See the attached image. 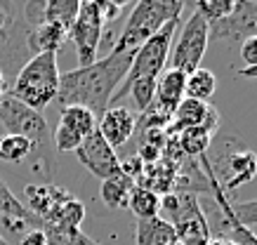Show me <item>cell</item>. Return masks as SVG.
I'll use <instances>...</instances> for the list:
<instances>
[{"mask_svg": "<svg viewBox=\"0 0 257 245\" xmlns=\"http://www.w3.org/2000/svg\"><path fill=\"white\" fill-rule=\"evenodd\" d=\"M78 0H45V22L59 24L62 29L71 31V26L78 17Z\"/></svg>", "mask_w": 257, "mask_h": 245, "instance_id": "obj_24", "label": "cell"}, {"mask_svg": "<svg viewBox=\"0 0 257 245\" xmlns=\"http://www.w3.org/2000/svg\"><path fill=\"white\" fill-rule=\"evenodd\" d=\"M101 33H104V19L99 15V8L94 0H87V3H80L78 17L71 26L69 38L73 40L76 45V52H78V62L80 66H90V64L97 62V50H99L101 43Z\"/></svg>", "mask_w": 257, "mask_h": 245, "instance_id": "obj_8", "label": "cell"}, {"mask_svg": "<svg viewBox=\"0 0 257 245\" xmlns=\"http://www.w3.org/2000/svg\"><path fill=\"white\" fill-rule=\"evenodd\" d=\"M83 144V137H78L76 132H71L66 127L57 125V130L52 132V146H55V153H69V151H76Z\"/></svg>", "mask_w": 257, "mask_h": 245, "instance_id": "obj_28", "label": "cell"}, {"mask_svg": "<svg viewBox=\"0 0 257 245\" xmlns=\"http://www.w3.org/2000/svg\"><path fill=\"white\" fill-rule=\"evenodd\" d=\"M177 29H179V17L177 19H170L156 36H151V38L135 52L130 71H127V76H125V80L120 83L118 90L127 87L133 80H142V78L158 80L161 78V73L165 71V64H168V57H170L172 38H175Z\"/></svg>", "mask_w": 257, "mask_h": 245, "instance_id": "obj_6", "label": "cell"}, {"mask_svg": "<svg viewBox=\"0 0 257 245\" xmlns=\"http://www.w3.org/2000/svg\"><path fill=\"white\" fill-rule=\"evenodd\" d=\"M0 123L8 130V135H19L33 144V151L38 156V167L47 179L55 174V146H52V132L43 113L24 106L15 97L5 95L0 99ZM38 170V172H40Z\"/></svg>", "mask_w": 257, "mask_h": 245, "instance_id": "obj_2", "label": "cell"}, {"mask_svg": "<svg viewBox=\"0 0 257 245\" xmlns=\"http://www.w3.org/2000/svg\"><path fill=\"white\" fill-rule=\"evenodd\" d=\"M66 38H69L66 29L52 22H43L26 33V50H31L33 55H57Z\"/></svg>", "mask_w": 257, "mask_h": 245, "instance_id": "obj_15", "label": "cell"}, {"mask_svg": "<svg viewBox=\"0 0 257 245\" xmlns=\"http://www.w3.org/2000/svg\"><path fill=\"white\" fill-rule=\"evenodd\" d=\"M43 233L47 245H99L97 240L83 233L76 226H57V224H43Z\"/></svg>", "mask_w": 257, "mask_h": 245, "instance_id": "obj_23", "label": "cell"}, {"mask_svg": "<svg viewBox=\"0 0 257 245\" xmlns=\"http://www.w3.org/2000/svg\"><path fill=\"white\" fill-rule=\"evenodd\" d=\"M19 219V221H26L29 226L33 229H43V221L36 217V214L24 205L22 200L10 191V186L3 179H0V219Z\"/></svg>", "mask_w": 257, "mask_h": 245, "instance_id": "obj_18", "label": "cell"}, {"mask_svg": "<svg viewBox=\"0 0 257 245\" xmlns=\"http://www.w3.org/2000/svg\"><path fill=\"white\" fill-rule=\"evenodd\" d=\"M215 130L217 127H210V125H201V127H189L184 132L177 135V144H179V151L184 156H194V158H201L203 153H208L210 149L212 139H215Z\"/></svg>", "mask_w": 257, "mask_h": 245, "instance_id": "obj_17", "label": "cell"}, {"mask_svg": "<svg viewBox=\"0 0 257 245\" xmlns=\"http://www.w3.org/2000/svg\"><path fill=\"white\" fill-rule=\"evenodd\" d=\"M205 160L224 193L241 189L257 174V153L248 149L238 137H222L217 142L212 139L210 156L205 153Z\"/></svg>", "mask_w": 257, "mask_h": 245, "instance_id": "obj_4", "label": "cell"}, {"mask_svg": "<svg viewBox=\"0 0 257 245\" xmlns=\"http://www.w3.org/2000/svg\"><path fill=\"white\" fill-rule=\"evenodd\" d=\"M8 245H10V243H8Z\"/></svg>", "mask_w": 257, "mask_h": 245, "instance_id": "obj_35", "label": "cell"}, {"mask_svg": "<svg viewBox=\"0 0 257 245\" xmlns=\"http://www.w3.org/2000/svg\"><path fill=\"white\" fill-rule=\"evenodd\" d=\"M135 240L137 245H170L177 240L175 229L158 214L154 219L135 221Z\"/></svg>", "mask_w": 257, "mask_h": 245, "instance_id": "obj_16", "label": "cell"}, {"mask_svg": "<svg viewBox=\"0 0 257 245\" xmlns=\"http://www.w3.org/2000/svg\"><path fill=\"white\" fill-rule=\"evenodd\" d=\"M59 66L57 55H33L29 62L17 71L15 85L10 95L29 109L43 111L57 99L59 92Z\"/></svg>", "mask_w": 257, "mask_h": 245, "instance_id": "obj_3", "label": "cell"}, {"mask_svg": "<svg viewBox=\"0 0 257 245\" xmlns=\"http://www.w3.org/2000/svg\"><path fill=\"white\" fill-rule=\"evenodd\" d=\"M135 130H137V116L125 106H109L99 116V125H97V132L106 139L111 149H118L130 142Z\"/></svg>", "mask_w": 257, "mask_h": 245, "instance_id": "obj_11", "label": "cell"}, {"mask_svg": "<svg viewBox=\"0 0 257 245\" xmlns=\"http://www.w3.org/2000/svg\"><path fill=\"white\" fill-rule=\"evenodd\" d=\"M208 22L203 19L198 12H191V17L187 19L184 29L179 31L177 43L175 48L170 50V69L182 73H194L196 69H201V62L205 57V50H208Z\"/></svg>", "mask_w": 257, "mask_h": 245, "instance_id": "obj_7", "label": "cell"}, {"mask_svg": "<svg viewBox=\"0 0 257 245\" xmlns=\"http://www.w3.org/2000/svg\"><path fill=\"white\" fill-rule=\"evenodd\" d=\"M8 92H10V90H8V78H5V71L0 69V99L8 95Z\"/></svg>", "mask_w": 257, "mask_h": 245, "instance_id": "obj_33", "label": "cell"}, {"mask_svg": "<svg viewBox=\"0 0 257 245\" xmlns=\"http://www.w3.org/2000/svg\"><path fill=\"white\" fill-rule=\"evenodd\" d=\"M85 219V205L80 203L78 198L73 196L69 198L66 203H64L59 210L55 212V217L50 221H45V224H57V226H76V229H80V221Z\"/></svg>", "mask_w": 257, "mask_h": 245, "instance_id": "obj_26", "label": "cell"}, {"mask_svg": "<svg viewBox=\"0 0 257 245\" xmlns=\"http://www.w3.org/2000/svg\"><path fill=\"white\" fill-rule=\"evenodd\" d=\"M135 52H116L111 50L109 57L97 59L90 66H78L73 71L59 76V92L57 99L64 106H83V109L97 113L111 106V99L116 90L125 80Z\"/></svg>", "mask_w": 257, "mask_h": 245, "instance_id": "obj_1", "label": "cell"}, {"mask_svg": "<svg viewBox=\"0 0 257 245\" xmlns=\"http://www.w3.org/2000/svg\"><path fill=\"white\" fill-rule=\"evenodd\" d=\"M241 59L245 62V69H255L257 66V36L241 43Z\"/></svg>", "mask_w": 257, "mask_h": 245, "instance_id": "obj_30", "label": "cell"}, {"mask_svg": "<svg viewBox=\"0 0 257 245\" xmlns=\"http://www.w3.org/2000/svg\"><path fill=\"white\" fill-rule=\"evenodd\" d=\"M97 3V8H99V15L104 19V24H109L113 22L118 15H120V10H123V3H106V0H94Z\"/></svg>", "mask_w": 257, "mask_h": 245, "instance_id": "obj_31", "label": "cell"}, {"mask_svg": "<svg viewBox=\"0 0 257 245\" xmlns=\"http://www.w3.org/2000/svg\"><path fill=\"white\" fill-rule=\"evenodd\" d=\"M257 36V0H241L234 12L215 24H208V40H229L243 43Z\"/></svg>", "mask_w": 257, "mask_h": 245, "instance_id": "obj_9", "label": "cell"}, {"mask_svg": "<svg viewBox=\"0 0 257 245\" xmlns=\"http://www.w3.org/2000/svg\"><path fill=\"white\" fill-rule=\"evenodd\" d=\"M33 153V144L19 135L0 137V160L5 163H22Z\"/></svg>", "mask_w": 257, "mask_h": 245, "instance_id": "obj_25", "label": "cell"}, {"mask_svg": "<svg viewBox=\"0 0 257 245\" xmlns=\"http://www.w3.org/2000/svg\"><path fill=\"white\" fill-rule=\"evenodd\" d=\"M59 125L85 139V137H90L97 130V118H94L92 111L83 109V106H64Z\"/></svg>", "mask_w": 257, "mask_h": 245, "instance_id": "obj_21", "label": "cell"}, {"mask_svg": "<svg viewBox=\"0 0 257 245\" xmlns=\"http://www.w3.org/2000/svg\"><path fill=\"white\" fill-rule=\"evenodd\" d=\"M184 12L182 0H142L130 10V17L123 26L120 38L111 50L116 52H137L151 36H156L170 19H177Z\"/></svg>", "mask_w": 257, "mask_h": 245, "instance_id": "obj_5", "label": "cell"}, {"mask_svg": "<svg viewBox=\"0 0 257 245\" xmlns=\"http://www.w3.org/2000/svg\"><path fill=\"white\" fill-rule=\"evenodd\" d=\"M12 245H47V238H45V233H43V229H29Z\"/></svg>", "mask_w": 257, "mask_h": 245, "instance_id": "obj_32", "label": "cell"}, {"mask_svg": "<svg viewBox=\"0 0 257 245\" xmlns=\"http://www.w3.org/2000/svg\"><path fill=\"white\" fill-rule=\"evenodd\" d=\"M231 210H234L236 219L241 221L243 226L250 224H257V198L255 200H245V203H231Z\"/></svg>", "mask_w": 257, "mask_h": 245, "instance_id": "obj_29", "label": "cell"}, {"mask_svg": "<svg viewBox=\"0 0 257 245\" xmlns=\"http://www.w3.org/2000/svg\"><path fill=\"white\" fill-rule=\"evenodd\" d=\"M73 153H76V158H78L97 179H101V182L123 174L120 172V158L116 156V149H111L109 144H106V139H104L97 130H94L90 137H85L83 144H80Z\"/></svg>", "mask_w": 257, "mask_h": 245, "instance_id": "obj_10", "label": "cell"}, {"mask_svg": "<svg viewBox=\"0 0 257 245\" xmlns=\"http://www.w3.org/2000/svg\"><path fill=\"white\" fill-rule=\"evenodd\" d=\"M217 90V78L210 69H196L194 73L187 76V85H184V97L196 99V102L210 104V97Z\"/></svg>", "mask_w": 257, "mask_h": 245, "instance_id": "obj_19", "label": "cell"}, {"mask_svg": "<svg viewBox=\"0 0 257 245\" xmlns=\"http://www.w3.org/2000/svg\"><path fill=\"white\" fill-rule=\"evenodd\" d=\"M127 210H133V214L137 219H154V217H158V212H161V196L135 184L133 193H130Z\"/></svg>", "mask_w": 257, "mask_h": 245, "instance_id": "obj_22", "label": "cell"}, {"mask_svg": "<svg viewBox=\"0 0 257 245\" xmlns=\"http://www.w3.org/2000/svg\"><path fill=\"white\" fill-rule=\"evenodd\" d=\"M184 85H187V73L175 71V69L163 71L161 78L156 80V95H154V104L149 109L172 118L175 109L184 99Z\"/></svg>", "mask_w": 257, "mask_h": 245, "instance_id": "obj_14", "label": "cell"}, {"mask_svg": "<svg viewBox=\"0 0 257 245\" xmlns=\"http://www.w3.org/2000/svg\"><path fill=\"white\" fill-rule=\"evenodd\" d=\"M219 123V116H217V109H212L210 104H203V102H196V99H182L175 113H172L170 123H168V137H177L179 132H184L189 127H201V125H210V127H217Z\"/></svg>", "mask_w": 257, "mask_h": 245, "instance_id": "obj_12", "label": "cell"}, {"mask_svg": "<svg viewBox=\"0 0 257 245\" xmlns=\"http://www.w3.org/2000/svg\"><path fill=\"white\" fill-rule=\"evenodd\" d=\"M24 196H26V207L45 224V221H50L55 217V212L69 198H73V193H71L69 189L55 186V184H43V186L29 184V186L24 189Z\"/></svg>", "mask_w": 257, "mask_h": 245, "instance_id": "obj_13", "label": "cell"}, {"mask_svg": "<svg viewBox=\"0 0 257 245\" xmlns=\"http://www.w3.org/2000/svg\"><path fill=\"white\" fill-rule=\"evenodd\" d=\"M133 186H135V182L130 177H125V174L113 177V179H106V182H101V200L111 210H125L127 203H130Z\"/></svg>", "mask_w": 257, "mask_h": 245, "instance_id": "obj_20", "label": "cell"}, {"mask_svg": "<svg viewBox=\"0 0 257 245\" xmlns=\"http://www.w3.org/2000/svg\"><path fill=\"white\" fill-rule=\"evenodd\" d=\"M236 0H201L196 5V12L208 22V24H215V22H222L234 12Z\"/></svg>", "mask_w": 257, "mask_h": 245, "instance_id": "obj_27", "label": "cell"}, {"mask_svg": "<svg viewBox=\"0 0 257 245\" xmlns=\"http://www.w3.org/2000/svg\"><path fill=\"white\" fill-rule=\"evenodd\" d=\"M0 245H8V240H5V238H3V233H0Z\"/></svg>", "mask_w": 257, "mask_h": 245, "instance_id": "obj_34", "label": "cell"}]
</instances>
